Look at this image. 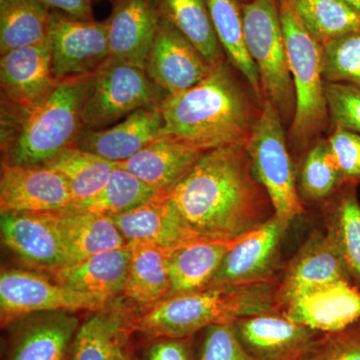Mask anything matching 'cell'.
I'll use <instances>...</instances> for the list:
<instances>
[{
  "instance_id": "cell-16",
  "label": "cell",
  "mask_w": 360,
  "mask_h": 360,
  "mask_svg": "<svg viewBox=\"0 0 360 360\" xmlns=\"http://www.w3.org/2000/svg\"><path fill=\"white\" fill-rule=\"evenodd\" d=\"M233 328L246 352L259 360H300L324 335L279 312L243 317Z\"/></svg>"
},
{
  "instance_id": "cell-17",
  "label": "cell",
  "mask_w": 360,
  "mask_h": 360,
  "mask_svg": "<svg viewBox=\"0 0 360 360\" xmlns=\"http://www.w3.org/2000/svg\"><path fill=\"white\" fill-rule=\"evenodd\" d=\"M4 245L27 264L54 272L68 264L53 212H4L0 217Z\"/></svg>"
},
{
  "instance_id": "cell-12",
  "label": "cell",
  "mask_w": 360,
  "mask_h": 360,
  "mask_svg": "<svg viewBox=\"0 0 360 360\" xmlns=\"http://www.w3.org/2000/svg\"><path fill=\"white\" fill-rule=\"evenodd\" d=\"M277 311L324 335L338 333L360 321V290L340 279L291 296Z\"/></svg>"
},
{
  "instance_id": "cell-45",
  "label": "cell",
  "mask_w": 360,
  "mask_h": 360,
  "mask_svg": "<svg viewBox=\"0 0 360 360\" xmlns=\"http://www.w3.org/2000/svg\"><path fill=\"white\" fill-rule=\"evenodd\" d=\"M343 1L347 2L348 6H352L360 13V0H343Z\"/></svg>"
},
{
  "instance_id": "cell-1",
  "label": "cell",
  "mask_w": 360,
  "mask_h": 360,
  "mask_svg": "<svg viewBox=\"0 0 360 360\" xmlns=\"http://www.w3.org/2000/svg\"><path fill=\"white\" fill-rule=\"evenodd\" d=\"M170 198L205 240H232L274 217L245 146L206 151Z\"/></svg>"
},
{
  "instance_id": "cell-38",
  "label": "cell",
  "mask_w": 360,
  "mask_h": 360,
  "mask_svg": "<svg viewBox=\"0 0 360 360\" xmlns=\"http://www.w3.org/2000/svg\"><path fill=\"white\" fill-rule=\"evenodd\" d=\"M329 127L360 134V89L352 85L326 82Z\"/></svg>"
},
{
  "instance_id": "cell-9",
  "label": "cell",
  "mask_w": 360,
  "mask_h": 360,
  "mask_svg": "<svg viewBox=\"0 0 360 360\" xmlns=\"http://www.w3.org/2000/svg\"><path fill=\"white\" fill-rule=\"evenodd\" d=\"M108 300L105 296L73 290L25 270H2L0 276V311L4 326L41 312L96 311Z\"/></svg>"
},
{
  "instance_id": "cell-11",
  "label": "cell",
  "mask_w": 360,
  "mask_h": 360,
  "mask_svg": "<svg viewBox=\"0 0 360 360\" xmlns=\"http://www.w3.org/2000/svg\"><path fill=\"white\" fill-rule=\"evenodd\" d=\"M276 217L246 232L225 255L208 286L252 283L281 276V248L288 229Z\"/></svg>"
},
{
  "instance_id": "cell-4",
  "label": "cell",
  "mask_w": 360,
  "mask_h": 360,
  "mask_svg": "<svg viewBox=\"0 0 360 360\" xmlns=\"http://www.w3.org/2000/svg\"><path fill=\"white\" fill-rule=\"evenodd\" d=\"M90 77L58 82L30 110L2 111L4 163L44 167L65 149L77 146L84 130L82 105Z\"/></svg>"
},
{
  "instance_id": "cell-19",
  "label": "cell",
  "mask_w": 360,
  "mask_h": 360,
  "mask_svg": "<svg viewBox=\"0 0 360 360\" xmlns=\"http://www.w3.org/2000/svg\"><path fill=\"white\" fill-rule=\"evenodd\" d=\"M163 129L161 104L146 106L108 129L84 130L77 146L111 162H122L162 136Z\"/></svg>"
},
{
  "instance_id": "cell-6",
  "label": "cell",
  "mask_w": 360,
  "mask_h": 360,
  "mask_svg": "<svg viewBox=\"0 0 360 360\" xmlns=\"http://www.w3.org/2000/svg\"><path fill=\"white\" fill-rule=\"evenodd\" d=\"M240 4L246 49L257 65L262 96L274 106L285 127H290L295 117V90L277 0Z\"/></svg>"
},
{
  "instance_id": "cell-31",
  "label": "cell",
  "mask_w": 360,
  "mask_h": 360,
  "mask_svg": "<svg viewBox=\"0 0 360 360\" xmlns=\"http://www.w3.org/2000/svg\"><path fill=\"white\" fill-rule=\"evenodd\" d=\"M161 18L172 23L212 66L226 59L205 0H155Z\"/></svg>"
},
{
  "instance_id": "cell-32",
  "label": "cell",
  "mask_w": 360,
  "mask_h": 360,
  "mask_svg": "<svg viewBox=\"0 0 360 360\" xmlns=\"http://www.w3.org/2000/svg\"><path fill=\"white\" fill-rule=\"evenodd\" d=\"M51 13L39 0L0 2V53L49 39Z\"/></svg>"
},
{
  "instance_id": "cell-20",
  "label": "cell",
  "mask_w": 360,
  "mask_h": 360,
  "mask_svg": "<svg viewBox=\"0 0 360 360\" xmlns=\"http://www.w3.org/2000/svg\"><path fill=\"white\" fill-rule=\"evenodd\" d=\"M106 20L110 58L146 68L160 14L155 0H113Z\"/></svg>"
},
{
  "instance_id": "cell-15",
  "label": "cell",
  "mask_w": 360,
  "mask_h": 360,
  "mask_svg": "<svg viewBox=\"0 0 360 360\" xmlns=\"http://www.w3.org/2000/svg\"><path fill=\"white\" fill-rule=\"evenodd\" d=\"M2 111L30 110L56 86L49 39L1 54Z\"/></svg>"
},
{
  "instance_id": "cell-18",
  "label": "cell",
  "mask_w": 360,
  "mask_h": 360,
  "mask_svg": "<svg viewBox=\"0 0 360 360\" xmlns=\"http://www.w3.org/2000/svg\"><path fill=\"white\" fill-rule=\"evenodd\" d=\"M18 322L9 335L6 360H70L79 329L70 311L30 314Z\"/></svg>"
},
{
  "instance_id": "cell-10",
  "label": "cell",
  "mask_w": 360,
  "mask_h": 360,
  "mask_svg": "<svg viewBox=\"0 0 360 360\" xmlns=\"http://www.w3.org/2000/svg\"><path fill=\"white\" fill-rule=\"evenodd\" d=\"M49 39L56 82L90 77L110 58L106 20H77L52 11Z\"/></svg>"
},
{
  "instance_id": "cell-46",
  "label": "cell",
  "mask_w": 360,
  "mask_h": 360,
  "mask_svg": "<svg viewBox=\"0 0 360 360\" xmlns=\"http://www.w3.org/2000/svg\"><path fill=\"white\" fill-rule=\"evenodd\" d=\"M238 2H240V4H245V2H250L251 0H238Z\"/></svg>"
},
{
  "instance_id": "cell-43",
  "label": "cell",
  "mask_w": 360,
  "mask_h": 360,
  "mask_svg": "<svg viewBox=\"0 0 360 360\" xmlns=\"http://www.w3.org/2000/svg\"><path fill=\"white\" fill-rule=\"evenodd\" d=\"M40 4L52 11L65 13L82 20H94V0H39Z\"/></svg>"
},
{
  "instance_id": "cell-21",
  "label": "cell",
  "mask_w": 360,
  "mask_h": 360,
  "mask_svg": "<svg viewBox=\"0 0 360 360\" xmlns=\"http://www.w3.org/2000/svg\"><path fill=\"white\" fill-rule=\"evenodd\" d=\"M112 219L129 243L172 248L205 240L187 224L170 193H161L146 205Z\"/></svg>"
},
{
  "instance_id": "cell-27",
  "label": "cell",
  "mask_w": 360,
  "mask_h": 360,
  "mask_svg": "<svg viewBox=\"0 0 360 360\" xmlns=\"http://www.w3.org/2000/svg\"><path fill=\"white\" fill-rule=\"evenodd\" d=\"M201 240L172 248L168 258L170 296L207 288L222 260L239 240Z\"/></svg>"
},
{
  "instance_id": "cell-28",
  "label": "cell",
  "mask_w": 360,
  "mask_h": 360,
  "mask_svg": "<svg viewBox=\"0 0 360 360\" xmlns=\"http://www.w3.org/2000/svg\"><path fill=\"white\" fill-rule=\"evenodd\" d=\"M134 321L122 307L94 311L80 324L70 360H116L134 333Z\"/></svg>"
},
{
  "instance_id": "cell-41",
  "label": "cell",
  "mask_w": 360,
  "mask_h": 360,
  "mask_svg": "<svg viewBox=\"0 0 360 360\" xmlns=\"http://www.w3.org/2000/svg\"><path fill=\"white\" fill-rule=\"evenodd\" d=\"M326 139L345 182L359 184L360 134L338 127Z\"/></svg>"
},
{
  "instance_id": "cell-35",
  "label": "cell",
  "mask_w": 360,
  "mask_h": 360,
  "mask_svg": "<svg viewBox=\"0 0 360 360\" xmlns=\"http://www.w3.org/2000/svg\"><path fill=\"white\" fill-rule=\"evenodd\" d=\"M347 184L335 160L328 139H319L307 151L297 174L298 191L302 201L321 202L329 198Z\"/></svg>"
},
{
  "instance_id": "cell-36",
  "label": "cell",
  "mask_w": 360,
  "mask_h": 360,
  "mask_svg": "<svg viewBox=\"0 0 360 360\" xmlns=\"http://www.w3.org/2000/svg\"><path fill=\"white\" fill-rule=\"evenodd\" d=\"M303 25L319 44L360 30V13L343 0H295Z\"/></svg>"
},
{
  "instance_id": "cell-40",
  "label": "cell",
  "mask_w": 360,
  "mask_h": 360,
  "mask_svg": "<svg viewBox=\"0 0 360 360\" xmlns=\"http://www.w3.org/2000/svg\"><path fill=\"white\" fill-rule=\"evenodd\" d=\"M300 360H360V321L335 333H326Z\"/></svg>"
},
{
  "instance_id": "cell-8",
  "label": "cell",
  "mask_w": 360,
  "mask_h": 360,
  "mask_svg": "<svg viewBox=\"0 0 360 360\" xmlns=\"http://www.w3.org/2000/svg\"><path fill=\"white\" fill-rule=\"evenodd\" d=\"M167 96L143 68L108 58L89 77L82 105L84 129H108L134 111L162 103Z\"/></svg>"
},
{
  "instance_id": "cell-5",
  "label": "cell",
  "mask_w": 360,
  "mask_h": 360,
  "mask_svg": "<svg viewBox=\"0 0 360 360\" xmlns=\"http://www.w3.org/2000/svg\"><path fill=\"white\" fill-rule=\"evenodd\" d=\"M277 4L295 90V112L288 129V146L303 158L329 127L321 45L303 25L295 0H277Z\"/></svg>"
},
{
  "instance_id": "cell-34",
  "label": "cell",
  "mask_w": 360,
  "mask_h": 360,
  "mask_svg": "<svg viewBox=\"0 0 360 360\" xmlns=\"http://www.w3.org/2000/svg\"><path fill=\"white\" fill-rule=\"evenodd\" d=\"M161 193H165L148 186L115 163V169L103 188L96 196L75 208L115 217L146 205Z\"/></svg>"
},
{
  "instance_id": "cell-24",
  "label": "cell",
  "mask_w": 360,
  "mask_h": 360,
  "mask_svg": "<svg viewBox=\"0 0 360 360\" xmlns=\"http://www.w3.org/2000/svg\"><path fill=\"white\" fill-rule=\"evenodd\" d=\"M53 217L65 245L68 265L129 245L108 215L70 208L53 212Z\"/></svg>"
},
{
  "instance_id": "cell-22",
  "label": "cell",
  "mask_w": 360,
  "mask_h": 360,
  "mask_svg": "<svg viewBox=\"0 0 360 360\" xmlns=\"http://www.w3.org/2000/svg\"><path fill=\"white\" fill-rule=\"evenodd\" d=\"M340 279L348 281L330 238L326 231H311L295 257L283 264L277 288L276 307L303 290Z\"/></svg>"
},
{
  "instance_id": "cell-37",
  "label": "cell",
  "mask_w": 360,
  "mask_h": 360,
  "mask_svg": "<svg viewBox=\"0 0 360 360\" xmlns=\"http://www.w3.org/2000/svg\"><path fill=\"white\" fill-rule=\"evenodd\" d=\"M324 82L360 89V30L321 45Z\"/></svg>"
},
{
  "instance_id": "cell-44",
  "label": "cell",
  "mask_w": 360,
  "mask_h": 360,
  "mask_svg": "<svg viewBox=\"0 0 360 360\" xmlns=\"http://www.w3.org/2000/svg\"><path fill=\"white\" fill-rule=\"evenodd\" d=\"M129 345L127 347H123L122 350H120V354L117 355V359L116 360H134L132 355L130 354L129 348Z\"/></svg>"
},
{
  "instance_id": "cell-29",
  "label": "cell",
  "mask_w": 360,
  "mask_h": 360,
  "mask_svg": "<svg viewBox=\"0 0 360 360\" xmlns=\"http://www.w3.org/2000/svg\"><path fill=\"white\" fill-rule=\"evenodd\" d=\"M129 245L131 253L123 295L151 309L169 297L168 258L172 248L141 243Z\"/></svg>"
},
{
  "instance_id": "cell-47",
  "label": "cell",
  "mask_w": 360,
  "mask_h": 360,
  "mask_svg": "<svg viewBox=\"0 0 360 360\" xmlns=\"http://www.w3.org/2000/svg\"><path fill=\"white\" fill-rule=\"evenodd\" d=\"M4 1V0H0V2Z\"/></svg>"
},
{
  "instance_id": "cell-26",
  "label": "cell",
  "mask_w": 360,
  "mask_h": 360,
  "mask_svg": "<svg viewBox=\"0 0 360 360\" xmlns=\"http://www.w3.org/2000/svg\"><path fill=\"white\" fill-rule=\"evenodd\" d=\"M130 245L105 251L52 272L56 283L80 292L110 298L123 293L130 262Z\"/></svg>"
},
{
  "instance_id": "cell-3",
  "label": "cell",
  "mask_w": 360,
  "mask_h": 360,
  "mask_svg": "<svg viewBox=\"0 0 360 360\" xmlns=\"http://www.w3.org/2000/svg\"><path fill=\"white\" fill-rule=\"evenodd\" d=\"M278 279L207 286L170 296L135 319L134 331L146 338H191L210 326L277 312Z\"/></svg>"
},
{
  "instance_id": "cell-39",
  "label": "cell",
  "mask_w": 360,
  "mask_h": 360,
  "mask_svg": "<svg viewBox=\"0 0 360 360\" xmlns=\"http://www.w3.org/2000/svg\"><path fill=\"white\" fill-rule=\"evenodd\" d=\"M196 360H259L246 352L239 341L233 323L219 324L201 331Z\"/></svg>"
},
{
  "instance_id": "cell-33",
  "label": "cell",
  "mask_w": 360,
  "mask_h": 360,
  "mask_svg": "<svg viewBox=\"0 0 360 360\" xmlns=\"http://www.w3.org/2000/svg\"><path fill=\"white\" fill-rule=\"evenodd\" d=\"M65 177L70 186L73 207L96 196L108 184L115 163L72 146L46 165Z\"/></svg>"
},
{
  "instance_id": "cell-25",
  "label": "cell",
  "mask_w": 360,
  "mask_h": 360,
  "mask_svg": "<svg viewBox=\"0 0 360 360\" xmlns=\"http://www.w3.org/2000/svg\"><path fill=\"white\" fill-rule=\"evenodd\" d=\"M356 184H345L322 205L324 231L338 250L348 281L360 290V203Z\"/></svg>"
},
{
  "instance_id": "cell-13",
  "label": "cell",
  "mask_w": 360,
  "mask_h": 360,
  "mask_svg": "<svg viewBox=\"0 0 360 360\" xmlns=\"http://www.w3.org/2000/svg\"><path fill=\"white\" fill-rule=\"evenodd\" d=\"M213 66L169 21L161 18L144 70L169 96L191 89Z\"/></svg>"
},
{
  "instance_id": "cell-7",
  "label": "cell",
  "mask_w": 360,
  "mask_h": 360,
  "mask_svg": "<svg viewBox=\"0 0 360 360\" xmlns=\"http://www.w3.org/2000/svg\"><path fill=\"white\" fill-rule=\"evenodd\" d=\"M253 172L274 206V217L290 226L305 212L297 186L285 125L274 106L264 101L262 115L245 144Z\"/></svg>"
},
{
  "instance_id": "cell-23",
  "label": "cell",
  "mask_w": 360,
  "mask_h": 360,
  "mask_svg": "<svg viewBox=\"0 0 360 360\" xmlns=\"http://www.w3.org/2000/svg\"><path fill=\"white\" fill-rule=\"evenodd\" d=\"M205 153L162 135L129 160L116 165L161 193H170Z\"/></svg>"
},
{
  "instance_id": "cell-30",
  "label": "cell",
  "mask_w": 360,
  "mask_h": 360,
  "mask_svg": "<svg viewBox=\"0 0 360 360\" xmlns=\"http://www.w3.org/2000/svg\"><path fill=\"white\" fill-rule=\"evenodd\" d=\"M205 1L227 60L243 75L257 98L264 101L257 65L246 49L240 2L238 0Z\"/></svg>"
},
{
  "instance_id": "cell-14",
  "label": "cell",
  "mask_w": 360,
  "mask_h": 360,
  "mask_svg": "<svg viewBox=\"0 0 360 360\" xmlns=\"http://www.w3.org/2000/svg\"><path fill=\"white\" fill-rule=\"evenodd\" d=\"M73 200L65 177L47 167L2 163L0 212H56L70 210Z\"/></svg>"
},
{
  "instance_id": "cell-42",
  "label": "cell",
  "mask_w": 360,
  "mask_h": 360,
  "mask_svg": "<svg viewBox=\"0 0 360 360\" xmlns=\"http://www.w3.org/2000/svg\"><path fill=\"white\" fill-rule=\"evenodd\" d=\"M193 338H148L142 360H196Z\"/></svg>"
},
{
  "instance_id": "cell-2",
  "label": "cell",
  "mask_w": 360,
  "mask_h": 360,
  "mask_svg": "<svg viewBox=\"0 0 360 360\" xmlns=\"http://www.w3.org/2000/svg\"><path fill=\"white\" fill-rule=\"evenodd\" d=\"M227 59L191 89L161 103L163 135L208 151L245 146L262 115L264 101Z\"/></svg>"
}]
</instances>
